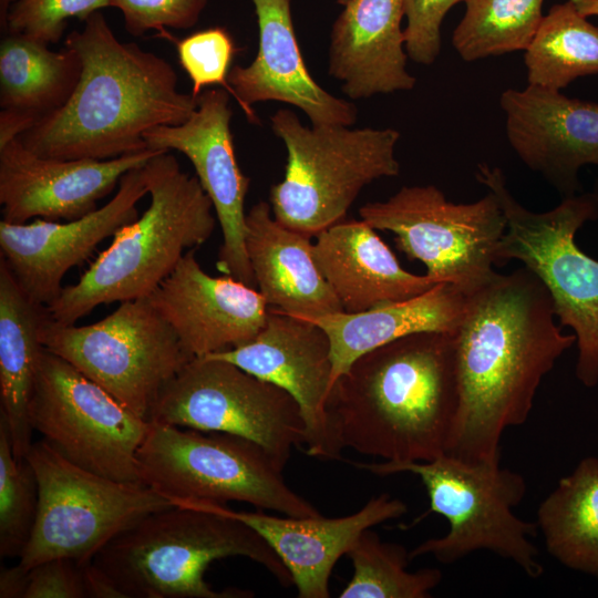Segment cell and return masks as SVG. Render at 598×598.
Returning a JSON list of instances; mask_svg holds the SVG:
<instances>
[{
  "mask_svg": "<svg viewBox=\"0 0 598 598\" xmlns=\"http://www.w3.org/2000/svg\"><path fill=\"white\" fill-rule=\"evenodd\" d=\"M452 337L458 405L445 454L497 463L502 435L526 422L542 380L576 336L561 332L547 289L522 267L467 296Z\"/></svg>",
  "mask_w": 598,
  "mask_h": 598,
  "instance_id": "1",
  "label": "cell"
},
{
  "mask_svg": "<svg viewBox=\"0 0 598 598\" xmlns=\"http://www.w3.org/2000/svg\"><path fill=\"white\" fill-rule=\"evenodd\" d=\"M64 47L82 60L73 94L18 137L39 156L103 161L142 152L147 131L182 124L198 105V96L178 90L169 62L121 42L101 11L70 32Z\"/></svg>",
  "mask_w": 598,
  "mask_h": 598,
  "instance_id": "2",
  "label": "cell"
},
{
  "mask_svg": "<svg viewBox=\"0 0 598 598\" xmlns=\"http://www.w3.org/2000/svg\"><path fill=\"white\" fill-rule=\"evenodd\" d=\"M457 405L452 333L425 331L358 358L334 383L329 412L342 448L408 463L446 453Z\"/></svg>",
  "mask_w": 598,
  "mask_h": 598,
  "instance_id": "3",
  "label": "cell"
},
{
  "mask_svg": "<svg viewBox=\"0 0 598 598\" xmlns=\"http://www.w3.org/2000/svg\"><path fill=\"white\" fill-rule=\"evenodd\" d=\"M143 169L148 208L122 226L79 281L45 307L52 320L74 324L100 305L148 297L188 250L210 238L218 220L198 178L167 151Z\"/></svg>",
  "mask_w": 598,
  "mask_h": 598,
  "instance_id": "4",
  "label": "cell"
},
{
  "mask_svg": "<svg viewBox=\"0 0 598 598\" xmlns=\"http://www.w3.org/2000/svg\"><path fill=\"white\" fill-rule=\"evenodd\" d=\"M245 557L283 586L287 568L250 526L227 515L172 506L154 512L110 540L93 565L123 598H247L251 591L215 590L205 571L218 559Z\"/></svg>",
  "mask_w": 598,
  "mask_h": 598,
  "instance_id": "5",
  "label": "cell"
},
{
  "mask_svg": "<svg viewBox=\"0 0 598 598\" xmlns=\"http://www.w3.org/2000/svg\"><path fill=\"white\" fill-rule=\"evenodd\" d=\"M353 464L380 476L416 475L426 489L429 512L447 520V533L413 548L411 560L431 555L452 564L474 551L488 550L511 560L530 578L542 576L544 568L533 543L537 525L513 511L526 493L519 473L501 467L499 462H468L447 454L427 462Z\"/></svg>",
  "mask_w": 598,
  "mask_h": 598,
  "instance_id": "6",
  "label": "cell"
},
{
  "mask_svg": "<svg viewBox=\"0 0 598 598\" xmlns=\"http://www.w3.org/2000/svg\"><path fill=\"white\" fill-rule=\"evenodd\" d=\"M476 179L492 192L505 215L498 247L501 265L519 260L547 289L560 326L576 336V375L587 388L598 383V260L579 249L577 230L598 217V194L567 196L555 208L535 213L509 192L499 167L478 164Z\"/></svg>",
  "mask_w": 598,
  "mask_h": 598,
  "instance_id": "7",
  "label": "cell"
},
{
  "mask_svg": "<svg viewBox=\"0 0 598 598\" xmlns=\"http://www.w3.org/2000/svg\"><path fill=\"white\" fill-rule=\"evenodd\" d=\"M270 123L287 150L285 176L270 188L272 215L310 238L343 220L363 187L400 173L394 128L306 126L286 109Z\"/></svg>",
  "mask_w": 598,
  "mask_h": 598,
  "instance_id": "8",
  "label": "cell"
},
{
  "mask_svg": "<svg viewBox=\"0 0 598 598\" xmlns=\"http://www.w3.org/2000/svg\"><path fill=\"white\" fill-rule=\"evenodd\" d=\"M136 464L140 482L174 506L238 501L291 517L321 515L264 447L238 435L151 423Z\"/></svg>",
  "mask_w": 598,
  "mask_h": 598,
  "instance_id": "9",
  "label": "cell"
},
{
  "mask_svg": "<svg viewBox=\"0 0 598 598\" xmlns=\"http://www.w3.org/2000/svg\"><path fill=\"white\" fill-rule=\"evenodd\" d=\"M25 460L34 471L38 515L17 566L28 570L54 558L83 565L114 537L147 515L174 506L142 482H121L84 470L43 440Z\"/></svg>",
  "mask_w": 598,
  "mask_h": 598,
  "instance_id": "10",
  "label": "cell"
},
{
  "mask_svg": "<svg viewBox=\"0 0 598 598\" xmlns=\"http://www.w3.org/2000/svg\"><path fill=\"white\" fill-rule=\"evenodd\" d=\"M359 215L373 228L393 233L396 248L421 261L435 283H451L470 296L497 275L506 218L492 192L455 204L434 185L403 186L386 200L363 205Z\"/></svg>",
  "mask_w": 598,
  "mask_h": 598,
  "instance_id": "11",
  "label": "cell"
},
{
  "mask_svg": "<svg viewBox=\"0 0 598 598\" xmlns=\"http://www.w3.org/2000/svg\"><path fill=\"white\" fill-rule=\"evenodd\" d=\"M40 338L47 350L146 421L162 389L193 359L147 297L120 302L86 326L59 323L48 315Z\"/></svg>",
  "mask_w": 598,
  "mask_h": 598,
  "instance_id": "12",
  "label": "cell"
},
{
  "mask_svg": "<svg viewBox=\"0 0 598 598\" xmlns=\"http://www.w3.org/2000/svg\"><path fill=\"white\" fill-rule=\"evenodd\" d=\"M148 422L248 439L282 467L305 445V423L289 393L210 357L192 359L162 389Z\"/></svg>",
  "mask_w": 598,
  "mask_h": 598,
  "instance_id": "13",
  "label": "cell"
},
{
  "mask_svg": "<svg viewBox=\"0 0 598 598\" xmlns=\"http://www.w3.org/2000/svg\"><path fill=\"white\" fill-rule=\"evenodd\" d=\"M30 422L69 462L111 480L140 482L136 453L151 423L45 348Z\"/></svg>",
  "mask_w": 598,
  "mask_h": 598,
  "instance_id": "14",
  "label": "cell"
},
{
  "mask_svg": "<svg viewBox=\"0 0 598 598\" xmlns=\"http://www.w3.org/2000/svg\"><path fill=\"white\" fill-rule=\"evenodd\" d=\"M206 357L234 363L289 393L305 423L307 454L321 460L341 458L343 448L329 412L331 344L320 326L269 308L264 328L251 341Z\"/></svg>",
  "mask_w": 598,
  "mask_h": 598,
  "instance_id": "15",
  "label": "cell"
},
{
  "mask_svg": "<svg viewBox=\"0 0 598 598\" xmlns=\"http://www.w3.org/2000/svg\"><path fill=\"white\" fill-rule=\"evenodd\" d=\"M229 99L225 89L205 90L184 123L152 128L144 140L148 148L177 151L190 161L223 233L217 270L257 288L245 246V200L250 181L236 158Z\"/></svg>",
  "mask_w": 598,
  "mask_h": 598,
  "instance_id": "16",
  "label": "cell"
},
{
  "mask_svg": "<svg viewBox=\"0 0 598 598\" xmlns=\"http://www.w3.org/2000/svg\"><path fill=\"white\" fill-rule=\"evenodd\" d=\"M143 166L126 172L115 195L81 218L65 223L42 218L29 224L0 221V259L32 301L44 307L53 302L63 289L65 274L138 217L136 205L148 194Z\"/></svg>",
  "mask_w": 598,
  "mask_h": 598,
  "instance_id": "17",
  "label": "cell"
},
{
  "mask_svg": "<svg viewBox=\"0 0 598 598\" xmlns=\"http://www.w3.org/2000/svg\"><path fill=\"white\" fill-rule=\"evenodd\" d=\"M158 152L147 148L103 161L58 159L39 156L14 138L0 146L1 220L81 218L99 208L97 202L114 190L126 172Z\"/></svg>",
  "mask_w": 598,
  "mask_h": 598,
  "instance_id": "18",
  "label": "cell"
},
{
  "mask_svg": "<svg viewBox=\"0 0 598 598\" xmlns=\"http://www.w3.org/2000/svg\"><path fill=\"white\" fill-rule=\"evenodd\" d=\"M195 251L188 250L147 297L193 359L246 344L269 313L258 289L228 275H208Z\"/></svg>",
  "mask_w": 598,
  "mask_h": 598,
  "instance_id": "19",
  "label": "cell"
},
{
  "mask_svg": "<svg viewBox=\"0 0 598 598\" xmlns=\"http://www.w3.org/2000/svg\"><path fill=\"white\" fill-rule=\"evenodd\" d=\"M509 145L522 162L560 193L580 188L581 166H598V103L528 84L501 94Z\"/></svg>",
  "mask_w": 598,
  "mask_h": 598,
  "instance_id": "20",
  "label": "cell"
},
{
  "mask_svg": "<svg viewBox=\"0 0 598 598\" xmlns=\"http://www.w3.org/2000/svg\"><path fill=\"white\" fill-rule=\"evenodd\" d=\"M258 23V52L246 66L230 69L227 82L247 118L251 105L278 101L296 106L311 125H346L357 121V107L321 87L303 61L291 17L290 0H251Z\"/></svg>",
  "mask_w": 598,
  "mask_h": 598,
  "instance_id": "21",
  "label": "cell"
},
{
  "mask_svg": "<svg viewBox=\"0 0 598 598\" xmlns=\"http://www.w3.org/2000/svg\"><path fill=\"white\" fill-rule=\"evenodd\" d=\"M175 506L199 508L237 518L255 529L274 549L291 576L299 598H328L334 565L368 528L399 518L408 506L389 494L372 497L361 509L343 517H279L262 512L234 511L223 504L185 502Z\"/></svg>",
  "mask_w": 598,
  "mask_h": 598,
  "instance_id": "22",
  "label": "cell"
},
{
  "mask_svg": "<svg viewBox=\"0 0 598 598\" xmlns=\"http://www.w3.org/2000/svg\"><path fill=\"white\" fill-rule=\"evenodd\" d=\"M402 0H349L330 37L329 74L351 99L410 91Z\"/></svg>",
  "mask_w": 598,
  "mask_h": 598,
  "instance_id": "23",
  "label": "cell"
},
{
  "mask_svg": "<svg viewBox=\"0 0 598 598\" xmlns=\"http://www.w3.org/2000/svg\"><path fill=\"white\" fill-rule=\"evenodd\" d=\"M375 230L363 219L341 220L316 236V264L346 312L406 300L436 285L403 269Z\"/></svg>",
  "mask_w": 598,
  "mask_h": 598,
  "instance_id": "24",
  "label": "cell"
},
{
  "mask_svg": "<svg viewBox=\"0 0 598 598\" xmlns=\"http://www.w3.org/2000/svg\"><path fill=\"white\" fill-rule=\"evenodd\" d=\"M245 246L269 308L303 319L343 311L316 264L310 237L280 224L269 203L260 200L246 214Z\"/></svg>",
  "mask_w": 598,
  "mask_h": 598,
  "instance_id": "25",
  "label": "cell"
},
{
  "mask_svg": "<svg viewBox=\"0 0 598 598\" xmlns=\"http://www.w3.org/2000/svg\"><path fill=\"white\" fill-rule=\"evenodd\" d=\"M467 301L455 286L440 282L430 290L398 302L349 313L340 311L313 319L331 344L332 388L361 355L416 332L454 333Z\"/></svg>",
  "mask_w": 598,
  "mask_h": 598,
  "instance_id": "26",
  "label": "cell"
},
{
  "mask_svg": "<svg viewBox=\"0 0 598 598\" xmlns=\"http://www.w3.org/2000/svg\"><path fill=\"white\" fill-rule=\"evenodd\" d=\"M48 316L32 301L0 259V416L17 458L32 445L30 404L44 347L40 333Z\"/></svg>",
  "mask_w": 598,
  "mask_h": 598,
  "instance_id": "27",
  "label": "cell"
},
{
  "mask_svg": "<svg viewBox=\"0 0 598 598\" xmlns=\"http://www.w3.org/2000/svg\"><path fill=\"white\" fill-rule=\"evenodd\" d=\"M49 44L7 32L0 43V106L38 121L62 107L82 73V60L72 48L52 51Z\"/></svg>",
  "mask_w": 598,
  "mask_h": 598,
  "instance_id": "28",
  "label": "cell"
},
{
  "mask_svg": "<svg viewBox=\"0 0 598 598\" xmlns=\"http://www.w3.org/2000/svg\"><path fill=\"white\" fill-rule=\"evenodd\" d=\"M546 550L563 566L598 578V458H582L537 509Z\"/></svg>",
  "mask_w": 598,
  "mask_h": 598,
  "instance_id": "29",
  "label": "cell"
},
{
  "mask_svg": "<svg viewBox=\"0 0 598 598\" xmlns=\"http://www.w3.org/2000/svg\"><path fill=\"white\" fill-rule=\"evenodd\" d=\"M528 84L560 91L598 74V27L568 0L555 4L525 50Z\"/></svg>",
  "mask_w": 598,
  "mask_h": 598,
  "instance_id": "30",
  "label": "cell"
},
{
  "mask_svg": "<svg viewBox=\"0 0 598 598\" xmlns=\"http://www.w3.org/2000/svg\"><path fill=\"white\" fill-rule=\"evenodd\" d=\"M544 0H466L452 44L466 62L526 50L543 20Z\"/></svg>",
  "mask_w": 598,
  "mask_h": 598,
  "instance_id": "31",
  "label": "cell"
},
{
  "mask_svg": "<svg viewBox=\"0 0 598 598\" xmlns=\"http://www.w3.org/2000/svg\"><path fill=\"white\" fill-rule=\"evenodd\" d=\"M410 551L365 529L348 551L353 575L340 598H426L442 580L435 568L409 571Z\"/></svg>",
  "mask_w": 598,
  "mask_h": 598,
  "instance_id": "32",
  "label": "cell"
},
{
  "mask_svg": "<svg viewBox=\"0 0 598 598\" xmlns=\"http://www.w3.org/2000/svg\"><path fill=\"white\" fill-rule=\"evenodd\" d=\"M39 489L29 462L16 457L9 430L0 416V557H20L38 515Z\"/></svg>",
  "mask_w": 598,
  "mask_h": 598,
  "instance_id": "33",
  "label": "cell"
},
{
  "mask_svg": "<svg viewBox=\"0 0 598 598\" xmlns=\"http://www.w3.org/2000/svg\"><path fill=\"white\" fill-rule=\"evenodd\" d=\"M110 7V0H17L8 14L4 33H19L47 44L58 43L66 21H85Z\"/></svg>",
  "mask_w": 598,
  "mask_h": 598,
  "instance_id": "34",
  "label": "cell"
},
{
  "mask_svg": "<svg viewBox=\"0 0 598 598\" xmlns=\"http://www.w3.org/2000/svg\"><path fill=\"white\" fill-rule=\"evenodd\" d=\"M178 61L192 81V94L198 96L207 85H221L230 94L227 76L236 53L230 34L223 28L195 32L176 42Z\"/></svg>",
  "mask_w": 598,
  "mask_h": 598,
  "instance_id": "35",
  "label": "cell"
},
{
  "mask_svg": "<svg viewBox=\"0 0 598 598\" xmlns=\"http://www.w3.org/2000/svg\"><path fill=\"white\" fill-rule=\"evenodd\" d=\"M208 0H110L121 10L126 31L140 37L150 30L189 29L199 20Z\"/></svg>",
  "mask_w": 598,
  "mask_h": 598,
  "instance_id": "36",
  "label": "cell"
},
{
  "mask_svg": "<svg viewBox=\"0 0 598 598\" xmlns=\"http://www.w3.org/2000/svg\"><path fill=\"white\" fill-rule=\"evenodd\" d=\"M466 0H402L405 50L413 61L430 65L441 51V25L447 11Z\"/></svg>",
  "mask_w": 598,
  "mask_h": 598,
  "instance_id": "37",
  "label": "cell"
},
{
  "mask_svg": "<svg viewBox=\"0 0 598 598\" xmlns=\"http://www.w3.org/2000/svg\"><path fill=\"white\" fill-rule=\"evenodd\" d=\"M19 569L20 598H87L83 567L75 560L54 558Z\"/></svg>",
  "mask_w": 598,
  "mask_h": 598,
  "instance_id": "38",
  "label": "cell"
},
{
  "mask_svg": "<svg viewBox=\"0 0 598 598\" xmlns=\"http://www.w3.org/2000/svg\"><path fill=\"white\" fill-rule=\"evenodd\" d=\"M38 120L27 113L11 110L0 111V146L18 138L30 130Z\"/></svg>",
  "mask_w": 598,
  "mask_h": 598,
  "instance_id": "39",
  "label": "cell"
},
{
  "mask_svg": "<svg viewBox=\"0 0 598 598\" xmlns=\"http://www.w3.org/2000/svg\"><path fill=\"white\" fill-rule=\"evenodd\" d=\"M87 598H123L122 594L93 565L92 560L82 565Z\"/></svg>",
  "mask_w": 598,
  "mask_h": 598,
  "instance_id": "40",
  "label": "cell"
},
{
  "mask_svg": "<svg viewBox=\"0 0 598 598\" xmlns=\"http://www.w3.org/2000/svg\"><path fill=\"white\" fill-rule=\"evenodd\" d=\"M575 8L585 17L598 16V0H570Z\"/></svg>",
  "mask_w": 598,
  "mask_h": 598,
  "instance_id": "41",
  "label": "cell"
},
{
  "mask_svg": "<svg viewBox=\"0 0 598 598\" xmlns=\"http://www.w3.org/2000/svg\"><path fill=\"white\" fill-rule=\"evenodd\" d=\"M16 1L17 0H0V28H1V31H6V29H7L8 14H9V11H10L12 4Z\"/></svg>",
  "mask_w": 598,
  "mask_h": 598,
  "instance_id": "42",
  "label": "cell"
},
{
  "mask_svg": "<svg viewBox=\"0 0 598 598\" xmlns=\"http://www.w3.org/2000/svg\"><path fill=\"white\" fill-rule=\"evenodd\" d=\"M348 1H349V0H338V3H340V4L343 6V4L347 3Z\"/></svg>",
  "mask_w": 598,
  "mask_h": 598,
  "instance_id": "43",
  "label": "cell"
}]
</instances>
